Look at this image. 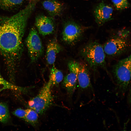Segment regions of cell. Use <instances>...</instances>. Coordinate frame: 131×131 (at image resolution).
Instances as JSON below:
<instances>
[{
	"instance_id": "cell-1",
	"label": "cell",
	"mask_w": 131,
	"mask_h": 131,
	"mask_svg": "<svg viewBox=\"0 0 131 131\" xmlns=\"http://www.w3.org/2000/svg\"><path fill=\"white\" fill-rule=\"evenodd\" d=\"M35 5L31 1L15 15L10 16H0V53L10 76L14 74L22 56L23 38L28 20Z\"/></svg>"
},
{
	"instance_id": "cell-2",
	"label": "cell",
	"mask_w": 131,
	"mask_h": 131,
	"mask_svg": "<svg viewBox=\"0 0 131 131\" xmlns=\"http://www.w3.org/2000/svg\"><path fill=\"white\" fill-rule=\"evenodd\" d=\"M131 56L118 61L114 66L113 73L118 92L124 95L130 87Z\"/></svg>"
},
{
	"instance_id": "cell-3",
	"label": "cell",
	"mask_w": 131,
	"mask_h": 131,
	"mask_svg": "<svg viewBox=\"0 0 131 131\" xmlns=\"http://www.w3.org/2000/svg\"><path fill=\"white\" fill-rule=\"evenodd\" d=\"M81 54L92 69L95 70L101 67L106 70V55L103 46L98 42L89 43L82 49Z\"/></svg>"
},
{
	"instance_id": "cell-4",
	"label": "cell",
	"mask_w": 131,
	"mask_h": 131,
	"mask_svg": "<svg viewBox=\"0 0 131 131\" xmlns=\"http://www.w3.org/2000/svg\"><path fill=\"white\" fill-rule=\"evenodd\" d=\"M51 87V83L49 81L41 89L38 94L28 101V105L30 108L34 110L38 115L43 114L53 104Z\"/></svg>"
},
{
	"instance_id": "cell-5",
	"label": "cell",
	"mask_w": 131,
	"mask_h": 131,
	"mask_svg": "<svg viewBox=\"0 0 131 131\" xmlns=\"http://www.w3.org/2000/svg\"><path fill=\"white\" fill-rule=\"evenodd\" d=\"M130 47L128 39L118 35L108 40L103 46L105 55L111 57L122 54L125 52Z\"/></svg>"
},
{
	"instance_id": "cell-6",
	"label": "cell",
	"mask_w": 131,
	"mask_h": 131,
	"mask_svg": "<svg viewBox=\"0 0 131 131\" xmlns=\"http://www.w3.org/2000/svg\"><path fill=\"white\" fill-rule=\"evenodd\" d=\"M25 42L31 61L35 62L42 56L44 51L41 40L35 28L31 29Z\"/></svg>"
},
{
	"instance_id": "cell-7",
	"label": "cell",
	"mask_w": 131,
	"mask_h": 131,
	"mask_svg": "<svg viewBox=\"0 0 131 131\" xmlns=\"http://www.w3.org/2000/svg\"><path fill=\"white\" fill-rule=\"evenodd\" d=\"M86 28L73 21H67L64 25L62 39L68 44H74L80 38Z\"/></svg>"
},
{
	"instance_id": "cell-8",
	"label": "cell",
	"mask_w": 131,
	"mask_h": 131,
	"mask_svg": "<svg viewBox=\"0 0 131 131\" xmlns=\"http://www.w3.org/2000/svg\"><path fill=\"white\" fill-rule=\"evenodd\" d=\"M68 66L69 73L63 79V85L68 93L72 95L76 89L79 63L75 61H71L68 63Z\"/></svg>"
},
{
	"instance_id": "cell-9",
	"label": "cell",
	"mask_w": 131,
	"mask_h": 131,
	"mask_svg": "<svg viewBox=\"0 0 131 131\" xmlns=\"http://www.w3.org/2000/svg\"><path fill=\"white\" fill-rule=\"evenodd\" d=\"M35 25L39 33L43 36L52 33L55 28L53 18L42 15L36 17Z\"/></svg>"
},
{
	"instance_id": "cell-10",
	"label": "cell",
	"mask_w": 131,
	"mask_h": 131,
	"mask_svg": "<svg viewBox=\"0 0 131 131\" xmlns=\"http://www.w3.org/2000/svg\"><path fill=\"white\" fill-rule=\"evenodd\" d=\"M77 82L79 88L82 91L90 90H92L88 67L87 65L84 62L79 63Z\"/></svg>"
},
{
	"instance_id": "cell-11",
	"label": "cell",
	"mask_w": 131,
	"mask_h": 131,
	"mask_svg": "<svg viewBox=\"0 0 131 131\" xmlns=\"http://www.w3.org/2000/svg\"><path fill=\"white\" fill-rule=\"evenodd\" d=\"M113 9L106 4L101 2L96 7L94 15L96 23L100 26H102L111 18Z\"/></svg>"
},
{
	"instance_id": "cell-12",
	"label": "cell",
	"mask_w": 131,
	"mask_h": 131,
	"mask_svg": "<svg viewBox=\"0 0 131 131\" xmlns=\"http://www.w3.org/2000/svg\"><path fill=\"white\" fill-rule=\"evenodd\" d=\"M42 5L50 16L53 18L60 16L64 9L63 4L58 0H44Z\"/></svg>"
},
{
	"instance_id": "cell-13",
	"label": "cell",
	"mask_w": 131,
	"mask_h": 131,
	"mask_svg": "<svg viewBox=\"0 0 131 131\" xmlns=\"http://www.w3.org/2000/svg\"><path fill=\"white\" fill-rule=\"evenodd\" d=\"M61 47L56 39L50 42L47 48L46 58L48 64H53L56 60L57 55L60 51Z\"/></svg>"
},
{
	"instance_id": "cell-14",
	"label": "cell",
	"mask_w": 131,
	"mask_h": 131,
	"mask_svg": "<svg viewBox=\"0 0 131 131\" xmlns=\"http://www.w3.org/2000/svg\"><path fill=\"white\" fill-rule=\"evenodd\" d=\"M31 88L30 87L17 86L9 82L3 78L0 72V92L4 90L9 89L26 93Z\"/></svg>"
},
{
	"instance_id": "cell-15",
	"label": "cell",
	"mask_w": 131,
	"mask_h": 131,
	"mask_svg": "<svg viewBox=\"0 0 131 131\" xmlns=\"http://www.w3.org/2000/svg\"><path fill=\"white\" fill-rule=\"evenodd\" d=\"M63 79V75L62 71L53 66L51 69L49 81L52 86H57Z\"/></svg>"
},
{
	"instance_id": "cell-16",
	"label": "cell",
	"mask_w": 131,
	"mask_h": 131,
	"mask_svg": "<svg viewBox=\"0 0 131 131\" xmlns=\"http://www.w3.org/2000/svg\"><path fill=\"white\" fill-rule=\"evenodd\" d=\"M10 118V114L7 105L0 103V122L6 123L8 121Z\"/></svg>"
},
{
	"instance_id": "cell-17",
	"label": "cell",
	"mask_w": 131,
	"mask_h": 131,
	"mask_svg": "<svg viewBox=\"0 0 131 131\" xmlns=\"http://www.w3.org/2000/svg\"><path fill=\"white\" fill-rule=\"evenodd\" d=\"M27 110V113L25 120L33 125H35L38 122V114L34 110L31 108Z\"/></svg>"
},
{
	"instance_id": "cell-18",
	"label": "cell",
	"mask_w": 131,
	"mask_h": 131,
	"mask_svg": "<svg viewBox=\"0 0 131 131\" xmlns=\"http://www.w3.org/2000/svg\"><path fill=\"white\" fill-rule=\"evenodd\" d=\"M24 0H0V6L5 9L12 8L20 5Z\"/></svg>"
},
{
	"instance_id": "cell-19",
	"label": "cell",
	"mask_w": 131,
	"mask_h": 131,
	"mask_svg": "<svg viewBox=\"0 0 131 131\" xmlns=\"http://www.w3.org/2000/svg\"><path fill=\"white\" fill-rule=\"evenodd\" d=\"M116 8L118 10H122L128 8L130 4L127 0H112Z\"/></svg>"
},
{
	"instance_id": "cell-20",
	"label": "cell",
	"mask_w": 131,
	"mask_h": 131,
	"mask_svg": "<svg viewBox=\"0 0 131 131\" xmlns=\"http://www.w3.org/2000/svg\"><path fill=\"white\" fill-rule=\"evenodd\" d=\"M26 113V109L25 110L19 108L14 111L12 112V114L20 118L24 119Z\"/></svg>"
},
{
	"instance_id": "cell-21",
	"label": "cell",
	"mask_w": 131,
	"mask_h": 131,
	"mask_svg": "<svg viewBox=\"0 0 131 131\" xmlns=\"http://www.w3.org/2000/svg\"></svg>"
}]
</instances>
